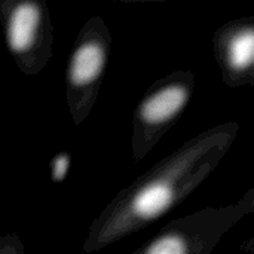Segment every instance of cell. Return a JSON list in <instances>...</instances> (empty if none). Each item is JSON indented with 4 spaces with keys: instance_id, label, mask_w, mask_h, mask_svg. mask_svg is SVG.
Returning <instances> with one entry per match:
<instances>
[{
    "instance_id": "obj_1",
    "label": "cell",
    "mask_w": 254,
    "mask_h": 254,
    "mask_svg": "<svg viewBox=\"0 0 254 254\" xmlns=\"http://www.w3.org/2000/svg\"><path fill=\"white\" fill-rule=\"evenodd\" d=\"M39 22L40 10L36 3H18L10 12L6 25V39L9 49L15 54L30 49L36 40Z\"/></svg>"
},
{
    "instance_id": "obj_2",
    "label": "cell",
    "mask_w": 254,
    "mask_h": 254,
    "mask_svg": "<svg viewBox=\"0 0 254 254\" xmlns=\"http://www.w3.org/2000/svg\"><path fill=\"white\" fill-rule=\"evenodd\" d=\"M189 92L182 85H168L149 95L140 106V118L150 125L170 121L186 106Z\"/></svg>"
},
{
    "instance_id": "obj_3",
    "label": "cell",
    "mask_w": 254,
    "mask_h": 254,
    "mask_svg": "<svg viewBox=\"0 0 254 254\" xmlns=\"http://www.w3.org/2000/svg\"><path fill=\"white\" fill-rule=\"evenodd\" d=\"M176 192L165 180L149 182L131 199V213L141 222H150L164 214L173 204Z\"/></svg>"
},
{
    "instance_id": "obj_4",
    "label": "cell",
    "mask_w": 254,
    "mask_h": 254,
    "mask_svg": "<svg viewBox=\"0 0 254 254\" xmlns=\"http://www.w3.org/2000/svg\"><path fill=\"white\" fill-rule=\"evenodd\" d=\"M106 65V51L100 43L86 42L80 45L70 60L68 79L82 86L97 80Z\"/></svg>"
},
{
    "instance_id": "obj_5",
    "label": "cell",
    "mask_w": 254,
    "mask_h": 254,
    "mask_svg": "<svg viewBox=\"0 0 254 254\" xmlns=\"http://www.w3.org/2000/svg\"><path fill=\"white\" fill-rule=\"evenodd\" d=\"M228 64L234 70H246L254 64V28H244L234 34L226 49Z\"/></svg>"
},
{
    "instance_id": "obj_6",
    "label": "cell",
    "mask_w": 254,
    "mask_h": 254,
    "mask_svg": "<svg viewBox=\"0 0 254 254\" xmlns=\"http://www.w3.org/2000/svg\"><path fill=\"white\" fill-rule=\"evenodd\" d=\"M188 244L179 235H164L153 241L144 254H188Z\"/></svg>"
},
{
    "instance_id": "obj_7",
    "label": "cell",
    "mask_w": 254,
    "mask_h": 254,
    "mask_svg": "<svg viewBox=\"0 0 254 254\" xmlns=\"http://www.w3.org/2000/svg\"><path fill=\"white\" fill-rule=\"evenodd\" d=\"M70 165V158L67 153H60L52 162V180L54 182H63Z\"/></svg>"
}]
</instances>
